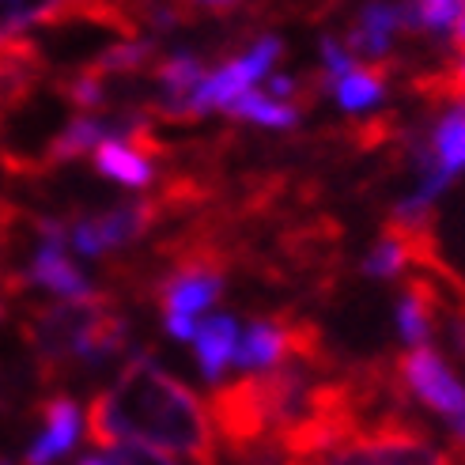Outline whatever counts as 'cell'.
I'll return each mask as SVG.
<instances>
[{
	"label": "cell",
	"instance_id": "obj_1",
	"mask_svg": "<svg viewBox=\"0 0 465 465\" xmlns=\"http://www.w3.org/2000/svg\"><path fill=\"white\" fill-rule=\"evenodd\" d=\"M87 439L103 450L163 447L193 465H216V428L208 405L190 386L167 375L148 352L133 356L110 390L87 405Z\"/></svg>",
	"mask_w": 465,
	"mask_h": 465
},
{
	"label": "cell",
	"instance_id": "obj_2",
	"mask_svg": "<svg viewBox=\"0 0 465 465\" xmlns=\"http://www.w3.org/2000/svg\"><path fill=\"white\" fill-rule=\"evenodd\" d=\"M284 465H458V458L439 450L428 439V431L412 424L398 409L375 416L360 431L337 439L333 447H322L303 458H288Z\"/></svg>",
	"mask_w": 465,
	"mask_h": 465
},
{
	"label": "cell",
	"instance_id": "obj_3",
	"mask_svg": "<svg viewBox=\"0 0 465 465\" xmlns=\"http://www.w3.org/2000/svg\"><path fill=\"white\" fill-rule=\"evenodd\" d=\"M110 303H114V295L99 292L95 299H84V303L31 307L23 314V337L31 344L35 371L45 386L61 382L68 371L76 367V352L91 330V322H95Z\"/></svg>",
	"mask_w": 465,
	"mask_h": 465
},
{
	"label": "cell",
	"instance_id": "obj_4",
	"mask_svg": "<svg viewBox=\"0 0 465 465\" xmlns=\"http://www.w3.org/2000/svg\"><path fill=\"white\" fill-rule=\"evenodd\" d=\"M159 220H163V208L152 193V197L125 201L118 208H106V213H95V216H80L73 231H68V239H73V246L84 258H106L110 250H122V246H133L136 239H144Z\"/></svg>",
	"mask_w": 465,
	"mask_h": 465
},
{
	"label": "cell",
	"instance_id": "obj_5",
	"mask_svg": "<svg viewBox=\"0 0 465 465\" xmlns=\"http://www.w3.org/2000/svg\"><path fill=\"white\" fill-rule=\"evenodd\" d=\"M393 371H398L409 398L424 401L435 412H443L447 420L465 412V386L454 379V371L443 363V356L431 352V348H409Z\"/></svg>",
	"mask_w": 465,
	"mask_h": 465
},
{
	"label": "cell",
	"instance_id": "obj_6",
	"mask_svg": "<svg viewBox=\"0 0 465 465\" xmlns=\"http://www.w3.org/2000/svg\"><path fill=\"white\" fill-rule=\"evenodd\" d=\"M163 318H193L223 295V272L204 265H167L152 288Z\"/></svg>",
	"mask_w": 465,
	"mask_h": 465
},
{
	"label": "cell",
	"instance_id": "obj_7",
	"mask_svg": "<svg viewBox=\"0 0 465 465\" xmlns=\"http://www.w3.org/2000/svg\"><path fill=\"white\" fill-rule=\"evenodd\" d=\"M38 412H42V431L27 447V454H23V465H54L57 458H64L73 450L76 439H80L84 416H80V405L73 398H64V393L45 398Z\"/></svg>",
	"mask_w": 465,
	"mask_h": 465
},
{
	"label": "cell",
	"instance_id": "obj_8",
	"mask_svg": "<svg viewBox=\"0 0 465 465\" xmlns=\"http://www.w3.org/2000/svg\"><path fill=\"white\" fill-rule=\"evenodd\" d=\"M439 292L431 281H405V295L398 303V333L412 348H428L435 337V322H439Z\"/></svg>",
	"mask_w": 465,
	"mask_h": 465
},
{
	"label": "cell",
	"instance_id": "obj_9",
	"mask_svg": "<svg viewBox=\"0 0 465 465\" xmlns=\"http://www.w3.org/2000/svg\"><path fill=\"white\" fill-rule=\"evenodd\" d=\"M193 352L201 363V375L208 382H220V375L227 371V363H235L239 352V325L231 314H213L208 322L197 325L193 337Z\"/></svg>",
	"mask_w": 465,
	"mask_h": 465
},
{
	"label": "cell",
	"instance_id": "obj_10",
	"mask_svg": "<svg viewBox=\"0 0 465 465\" xmlns=\"http://www.w3.org/2000/svg\"><path fill=\"white\" fill-rule=\"evenodd\" d=\"M95 171L118 185H129V190H148L155 182V163L144 152L118 144V141H106L95 148Z\"/></svg>",
	"mask_w": 465,
	"mask_h": 465
},
{
	"label": "cell",
	"instance_id": "obj_11",
	"mask_svg": "<svg viewBox=\"0 0 465 465\" xmlns=\"http://www.w3.org/2000/svg\"><path fill=\"white\" fill-rule=\"evenodd\" d=\"M155 61V42L152 38H129V42H114L110 50H103L91 64H84L87 73H95L103 80L114 76H136Z\"/></svg>",
	"mask_w": 465,
	"mask_h": 465
},
{
	"label": "cell",
	"instance_id": "obj_12",
	"mask_svg": "<svg viewBox=\"0 0 465 465\" xmlns=\"http://www.w3.org/2000/svg\"><path fill=\"white\" fill-rule=\"evenodd\" d=\"M428 144H431V155L443 174L454 178L458 171H465V103L450 106V114L439 118Z\"/></svg>",
	"mask_w": 465,
	"mask_h": 465
},
{
	"label": "cell",
	"instance_id": "obj_13",
	"mask_svg": "<svg viewBox=\"0 0 465 465\" xmlns=\"http://www.w3.org/2000/svg\"><path fill=\"white\" fill-rule=\"evenodd\" d=\"M390 64H363L356 73H348L341 84H337V103L344 110H363V106H375L382 99V87H386V76H390Z\"/></svg>",
	"mask_w": 465,
	"mask_h": 465
},
{
	"label": "cell",
	"instance_id": "obj_14",
	"mask_svg": "<svg viewBox=\"0 0 465 465\" xmlns=\"http://www.w3.org/2000/svg\"><path fill=\"white\" fill-rule=\"evenodd\" d=\"M227 114H231V118H242V122L269 125V129H292V125L299 122V110H295V106L269 99L265 91H250V95H242Z\"/></svg>",
	"mask_w": 465,
	"mask_h": 465
},
{
	"label": "cell",
	"instance_id": "obj_15",
	"mask_svg": "<svg viewBox=\"0 0 465 465\" xmlns=\"http://www.w3.org/2000/svg\"><path fill=\"white\" fill-rule=\"evenodd\" d=\"M409 262H412V258H409V246H405L398 235H390V231H382L379 246L367 253L363 272H367V276H375V281H398Z\"/></svg>",
	"mask_w": 465,
	"mask_h": 465
},
{
	"label": "cell",
	"instance_id": "obj_16",
	"mask_svg": "<svg viewBox=\"0 0 465 465\" xmlns=\"http://www.w3.org/2000/svg\"><path fill=\"white\" fill-rule=\"evenodd\" d=\"M416 15H420V31L447 38L454 31V23L465 15V5H416Z\"/></svg>",
	"mask_w": 465,
	"mask_h": 465
},
{
	"label": "cell",
	"instance_id": "obj_17",
	"mask_svg": "<svg viewBox=\"0 0 465 465\" xmlns=\"http://www.w3.org/2000/svg\"><path fill=\"white\" fill-rule=\"evenodd\" d=\"M106 458V465H178L174 458H167V454H159V450H152V447H114V450H106L103 454Z\"/></svg>",
	"mask_w": 465,
	"mask_h": 465
},
{
	"label": "cell",
	"instance_id": "obj_18",
	"mask_svg": "<svg viewBox=\"0 0 465 465\" xmlns=\"http://www.w3.org/2000/svg\"><path fill=\"white\" fill-rule=\"evenodd\" d=\"M450 435H454L458 450H465V412H461V416H454V420H450Z\"/></svg>",
	"mask_w": 465,
	"mask_h": 465
}]
</instances>
